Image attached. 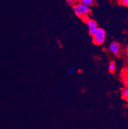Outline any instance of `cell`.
I'll return each instance as SVG.
<instances>
[{"label":"cell","instance_id":"6da1fadb","mask_svg":"<svg viewBox=\"0 0 128 129\" xmlns=\"http://www.w3.org/2000/svg\"><path fill=\"white\" fill-rule=\"evenodd\" d=\"M72 9L76 16L79 18H83L84 16H87L90 12L89 6L82 3H76L72 7Z\"/></svg>","mask_w":128,"mask_h":129},{"label":"cell","instance_id":"3957f363","mask_svg":"<svg viewBox=\"0 0 128 129\" xmlns=\"http://www.w3.org/2000/svg\"><path fill=\"white\" fill-rule=\"evenodd\" d=\"M109 50L113 55L118 56L121 53V46L118 42L113 41L109 45Z\"/></svg>","mask_w":128,"mask_h":129},{"label":"cell","instance_id":"277c9868","mask_svg":"<svg viewBox=\"0 0 128 129\" xmlns=\"http://www.w3.org/2000/svg\"><path fill=\"white\" fill-rule=\"evenodd\" d=\"M85 23H87V25L88 26V29H89V33L90 36H92V35L95 33V31H96L97 28H98L97 27V23H96V21H94V19H88L87 20Z\"/></svg>","mask_w":128,"mask_h":129},{"label":"cell","instance_id":"30bf717a","mask_svg":"<svg viewBox=\"0 0 128 129\" xmlns=\"http://www.w3.org/2000/svg\"><path fill=\"white\" fill-rule=\"evenodd\" d=\"M75 71H76V70H75L74 68H70V70L68 71V73L69 74H73L75 72Z\"/></svg>","mask_w":128,"mask_h":129},{"label":"cell","instance_id":"52a82bcc","mask_svg":"<svg viewBox=\"0 0 128 129\" xmlns=\"http://www.w3.org/2000/svg\"><path fill=\"white\" fill-rule=\"evenodd\" d=\"M80 2L81 3L86 5L89 7L93 5L94 4V0H80Z\"/></svg>","mask_w":128,"mask_h":129},{"label":"cell","instance_id":"8fae6325","mask_svg":"<svg viewBox=\"0 0 128 129\" xmlns=\"http://www.w3.org/2000/svg\"><path fill=\"white\" fill-rule=\"evenodd\" d=\"M125 54H126L127 57H128V44L126 46V48H125Z\"/></svg>","mask_w":128,"mask_h":129},{"label":"cell","instance_id":"8992f818","mask_svg":"<svg viewBox=\"0 0 128 129\" xmlns=\"http://www.w3.org/2000/svg\"><path fill=\"white\" fill-rule=\"evenodd\" d=\"M122 97L128 102V87L123 89L122 91Z\"/></svg>","mask_w":128,"mask_h":129},{"label":"cell","instance_id":"7a4b0ae2","mask_svg":"<svg viewBox=\"0 0 128 129\" xmlns=\"http://www.w3.org/2000/svg\"><path fill=\"white\" fill-rule=\"evenodd\" d=\"M106 33L103 28H97L95 33L92 35L93 43L96 45H102L105 42Z\"/></svg>","mask_w":128,"mask_h":129},{"label":"cell","instance_id":"5b68a950","mask_svg":"<svg viewBox=\"0 0 128 129\" xmlns=\"http://www.w3.org/2000/svg\"><path fill=\"white\" fill-rule=\"evenodd\" d=\"M108 71H110L111 73H115V71H116V64L115 62H111L109 64L108 66Z\"/></svg>","mask_w":128,"mask_h":129},{"label":"cell","instance_id":"9c48e42d","mask_svg":"<svg viewBox=\"0 0 128 129\" xmlns=\"http://www.w3.org/2000/svg\"><path fill=\"white\" fill-rule=\"evenodd\" d=\"M118 2L120 5L128 7V0H118Z\"/></svg>","mask_w":128,"mask_h":129},{"label":"cell","instance_id":"ba28073f","mask_svg":"<svg viewBox=\"0 0 128 129\" xmlns=\"http://www.w3.org/2000/svg\"><path fill=\"white\" fill-rule=\"evenodd\" d=\"M76 0H66V2L69 6H71V7H73L74 5L76 4Z\"/></svg>","mask_w":128,"mask_h":129}]
</instances>
